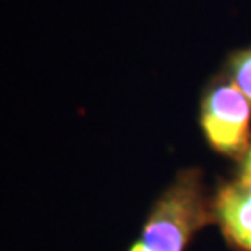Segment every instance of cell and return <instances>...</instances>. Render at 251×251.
<instances>
[{
    "label": "cell",
    "mask_w": 251,
    "mask_h": 251,
    "mask_svg": "<svg viewBox=\"0 0 251 251\" xmlns=\"http://www.w3.org/2000/svg\"><path fill=\"white\" fill-rule=\"evenodd\" d=\"M251 102L233 82H216L201 102V128L212 149L244 158L250 149Z\"/></svg>",
    "instance_id": "7a4b0ae2"
},
{
    "label": "cell",
    "mask_w": 251,
    "mask_h": 251,
    "mask_svg": "<svg viewBox=\"0 0 251 251\" xmlns=\"http://www.w3.org/2000/svg\"><path fill=\"white\" fill-rule=\"evenodd\" d=\"M214 220L199 170H184L160 196L130 251H182L201 227Z\"/></svg>",
    "instance_id": "6da1fadb"
},
{
    "label": "cell",
    "mask_w": 251,
    "mask_h": 251,
    "mask_svg": "<svg viewBox=\"0 0 251 251\" xmlns=\"http://www.w3.org/2000/svg\"><path fill=\"white\" fill-rule=\"evenodd\" d=\"M240 179L250 180V182H251V145H250V149H248V152H246V156H244L242 171H240Z\"/></svg>",
    "instance_id": "5b68a950"
},
{
    "label": "cell",
    "mask_w": 251,
    "mask_h": 251,
    "mask_svg": "<svg viewBox=\"0 0 251 251\" xmlns=\"http://www.w3.org/2000/svg\"><path fill=\"white\" fill-rule=\"evenodd\" d=\"M229 80L250 99L251 102V47L234 54L229 62Z\"/></svg>",
    "instance_id": "277c9868"
},
{
    "label": "cell",
    "mask_w": 251,
    "mask_h": 251,
    "mask_svg": "<svg viewBox=\"0 0 251 251\" xmlns=\"http://www.w3.org/2000/svg\"><path fill=\"white\" fill-rule=\"evenodd\" d=\"M214 220L227 240L242 251H251V182L238 179L220 188L212 201Z\"/></svg>",
    "instance_id": "3957f363"
}]
</instances>
